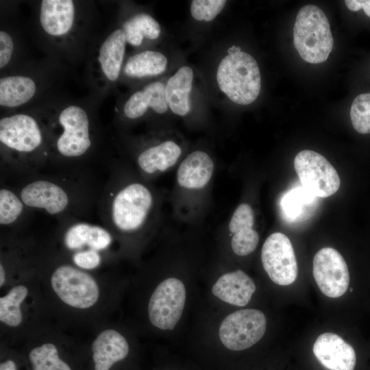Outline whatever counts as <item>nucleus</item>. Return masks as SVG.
Segmentation results:
<instances>
[{
	"mask_svg": "<svg viewBox=\"0 0 370 370\" xmlns=\"http://www.w3.org/2000/svg\"><path fill=\"white\" fill-rule=\"evenodd\" d=\"M99 203L103 225L117 241L142 238L161 223L162 196L131 165L112 168Z\"/></svg>",
	"mask_w": 370,
	"mask_h": 370,
	"instance_id": "1",
	"label": "nucleus"
},
{
	"mask_svg": "<svg viewBox=\"0 0 370 370\" xmlns=\"http://www.w3.org/2000/svg\"><path fill=\"white\" fill-rule=\"evenodd\" d=\"M102 101L91 94L73 98L62 92L32 108L45 125L51 163L79 162L95 153L101 140L98 109Z\"/></svg>",
	"mask_w": 370,
	"mask_h": 370,
	"instance_id": "2",
	"label": "nucleus"
},
{
	"mask_svg": "<svg viewBox=\"0 0 370 370\" xmlns=\"http://www.w3.org/2000/svg\"><path fill=\"white\" fill-rule=\"evenodd\" d=\"M97 20L95 4L90 1L41 0L33 6L36 41L47 56L64 64L85 61L97 34Z\"/></svg>",
	"mask_w": 370,
	"mask_h": 370,
	"instance_id": "3",
	"label": "nucleus"
},
{
	"mask_svg": "<svg viewBox=\"0 0 370 370\" xmlns=\"http://www.w3.org/2000/svg\"><path fill=\"white\" fill-rule=\"evenodd\" d=\"M0 159L3 172L20 178L38 173L51 162L47 130L35 109L1 114Z\"/></svg>",
	"mask_w": 370,
	"mask_h": 370,
	"instance_id": "4",
	"label": "nucleus"
},
{
	"mask_svg": "<svg viewBox=\"0 0 370 370\" xmlns=\"http://www.w3.org/2000/svg\"><path fill=\"white\" fill-rule=\"evenodd\" d=\"M17 191L25 204L56 217L60 221L78 218L87 211L93 201L90 186L77 177L41 175L21 177Z\"/></svg>",
	"mask_w": 370,
	"mask_h": 370,
	"instance_id": "5",
	"label": "nucleus"
},
{
	"mask_svg": "<svg viewBox=\"0 0 370 370\" xmlns=\"http://www.w3.org/2000/svg\"><path fill=\"white\" fill-rule=\"evenodd\" d=\"M66 65L46 56L31 60L17 69L1 75L0 106L3 112L37 106L62 92L61 85Z\"/></svg>",
	"mask_w": 370,
	"mask_h": 370,
	"instance_id": "6",
	"label": "nucleus"
},
{
	"mask_svg": "<svg viewBox=\"0 0 370 370\" xmlns=\"http://www.w3.org/2000/svg\"><path fill=\"white\" fill-rule=\"evenodd\" d=\"M216 165L205 150L188 153L177 166L171 204L176 218L195 223L206 210L210 199Z\"/></svg>",
	"mask_w": 370,
	"mask_h": 370,
	"instance_id": "7",
	"label": "nucleus"
},
{
	"mask_svg": "<svg viewBox=\"0 0 370 370\" xmlns=\"http://www.w3.org/2000/svg\"><path fill=\"white\" fill-rule=\"evenodd\" d=\"M127 40L117 23L97 33L86 56L85 79L91 95L103 100L119 83Z\"/></svg>",
	"mask_w": 370,
	"mask_h": 370,
	"instance_id": "8",
	"label": "nucleus"
},
{
	"mask_svg": "<svg viewBox=\"0 0 370 370\" xmlns=\"http://www.w3.org/2000/svg\"><path fill=\"white\" fill-rule=\"evenodd\" d=\"M39 272L47 275L53 293L67 307L88 310L101 299V289L96 277L77 267L58 252L44 254Z\"/></svg>",
	"mask_w": 370,
	"mask_h": 370,
	"instance_id": "9",
	"label": "nucleus"
},
{
	"mask_svg": "<svg viewBox=\"0 0 370 370\" xmlns=\"http://www.w3.org/2000/svg\"><path fill=\"white\" fill-rule=\"evenodd\" d=\"M216 77L221 91L236 104H251L260 94L261 76L258 63L239 47H232L221 59Z\"/></svg>",
	"mask_w": 370,
	"mask_h": 370,
	"instance_id": "10",
	"label": "nucleus"
},
{
	"mask_svg": "<svg viewBox=\"0 0 370 370\" xmlns=\"http://www.w3.org/2000/svg\"><path fill=\"white\" fill-rule=\"evenodd\" d=\"M128 140V153L133 167L145 180L153 181L177 168L186 155L175 138L151 134Z\"/></svg>",
	"mask_w": 370,
	"mask_h": 370,
	"instance_id": "11",
	"label": "nucleus"
},
{
	"mask_svg": "<svg viewBox=\"0 0 370 370\" xmlns=\"http://www.w3.org/2000/svg\"><path fill=\"white\" fill-rule=\"evenodd\" d=\"M294 45L307 62H325L333 48L334 40L328 19L314 5H306L298 12L293 28Z\"/></svg>",
	"mask_w": 370,
	"mask_h": 370,
	"instance_id": "12",
	"label": "nucleus"
},
{
	"mask_svg": "<svg viewBox=\"0 0 370 370\" xmlns=\"http://www.w3.org/2000/svg\"><path fill=\"white\" fill-rule=\"evenodd\" d=\"M57 233L60 250L64 258L78 254H99L108 258L115 241L114 234L103 225L93 224L78 218L60 221Z\"/></svg>",
	"mask_w": 370,
	"mask_h": 370,
	"instance_id": "13",
	"label": "nucleus"
},
{
	"mask_svg": "<svg viewBox=\"0 0 370 370\" xmlns=\"http://www.w3.org/2000/svg\"><path fill=\"white\" fill-rule=\"evenodd\" d=\"M294 166L303 188L313 196L328 197L340 187V177L335 168L314 151H299L295 157Z\"/></svg>",
	"mask_w": 370,
	"mask_h": 370,
	"instance_id": "14",
	"label": "nucleus"
},
{
	"mask_svg": "<svg viewBox=\"0 0 370 370\" xmlns=\"http://www.w3.org/2000/svg\"><path fill=\"white\" fill-rule=\"evenodd\" d=\"M267 320L256 309H243L227 315L221 323L219 335L229 350L242 351L258 343L264 336Z\"/></svg>",
	"mask_w": 370,
	"mask_h": 370,
	"instance_id": "15",
	"label": "nucleus"
},
{
	"mask_svg": "<svg viewBox=\"0 0 370 370\" xmlns=\"http://www.w3.org/2000/svg\"><path fill=\"white\" fill-rule=\"evenodd\" d=\"M164 89V82L152 80L134 90L116 107V124L123 126L145 119L150 114H164L169 108Z\"/></svg>",
	"mask_w": 370,
	"mask_h": 370,
	"instance_id": "16",
	"label": "nucleus"
},
{
	"mask_svg": "<svg viewBox=\"0 0 370 370\" xmlns=\"http://www.w3.org/2000/svg\"><path fill=\"white\" fill-rule=\"evenodd\" d=\"M186 289L181 280L169 278L156 288L148 304L151 323L160 330H173L184 308Z\"/></svg>",
	"mask_w": 370,
	"mask_h": 370,
	"instance_id": "17",
	"label": "nucleus"
},
{
	"mask_svg": "<svg viewBox=\"0 0 370 370\" xmlns=\"http://www.w3.org/2000/svg\"><path fill=\"white\" fill-rule=\"evenodd\" d=\"M261 261L270 279L276 284L293 283L298 274L297 262L290 239L281 232H274L265 240Z\"/></svg>",
	"mask_w": 370,
	"mask_h": 370,
	"instance_id": "18",
	"label": "nucleus"
},
{
	"mask_svg": "<svg viewBox=\"0 0 370 370\" xmlns=\"http://www.w3.org/2000/svg\"><path fill=\"white\" fill-rule=\"evenodd\" d=\"M312 274L320 291L329 297H339L348 288L349 273L347 263L341 254L332 247H323L316 253Z\"/></svg>",
	"mask_w": 370,
	"mask_h": 370,
	"instance_id": "19",
	"label": "nucleus"
},
{
	"mask_svg": "<svg viewBox=\"0 0 370 370\" xmlns=\"http://www.w3.org/2000/svg\"><path fill=\"white\" fill-rule=\"evenodd\" d=\"M14 8L1 9L0 74L17 69L32 59L28 57L21 33L14 21Z\"/></svg>",
	"mask_w": 370,
	"mask_h": 370,
	"instance_id": "20",
	"label": "nucleus"
},
{
	"mask_svg": "<svg viewBox=\"0 0 370 370\" xmlns=\"http://www.w3.org/2000/svg\"><path fill=\"white\" fill-rule=\"evenodd\" d=\"M168 65L167 58L159 51L144 49L125 58L119 83L149 82L163 74Z\"/></svg>",
	"mask_w": 370,
	"mask_h": 370,
	"instance_id": "21",
	"label": "nucleus"
},
{
	"mask_svg": "<svg viewBox=\"0 0 370 370\" xmlns=\"http://www.w3.org/2000/svg\"><path fill=\"white\" fill-rule=\"evenodd\" d=\"M255 217L252 206L247 202L241 203L230 217L227 229L232 249L237 256H247L257 247L259 234L254 228Z\"/></svg>",
	"mask_w": 370,
	"mask_h": 370,
	"instance_id": "22",
	"label": "nucleus"
},
{
	"mask_svg": "<svg viewBox=\"0 0 370 370\" xmlns=\"http://www.w3.org/2000/svg\"><path fill=\"white\" fill-rule=\"evenodd\" d=\"M317 359L329 370H354L356 356L352 346L334 333H323L313 345Z\"/></svg>",
	"mask_w": 370,
	"mask_h": 370,
	"instance_id": "23",
	"label": "nucleus"
},
{
	"mask_svg": "<svg viewBox=\"0 0 370 370\" xmlns=\"http://www.w3.org/2000/svg\"><path fill=\"white\" fill-rule=\"evenodd\" d=\"M95 370H110L129 355L130 346L126 338L114 329L100 332L91 345Z\"/></svg>",
	"mask_w": 370,
	"mask_h": 370,
	"instance_id": "24",
	"label": "nucleus"
},
{
	"mask_svg": "<svg viewBox=\"0 0 370 370\" xmlns=\"http://www.w3.org/2000/svg\"><path fill=\"white\" fill-rule=\"evenodd\" d=\"M253 280L238 269L222 275L212 288L213 295L222 301L237 306H244L256 291Z\"/></svg>",
	"mask_w": 370,
	"mask_h": 370,
	"instance_id": "25",
	"label": "nucleus"
},
{
	"mask_svg": "<svg viewBox=\"0 0 370 370\" xmlns=\"http://www.w3.org/2000/svg\"><path fill=\"white\" fill-rule=\"evenodd\" d=\"M194 73L191 67L178 68L165 83V98L170 110L179 116H186L191 110L190 93Z\"/></svg>",
	"mask_w": 370,
	"mask_h": 370,
	"instance_id": "26",
	"label": "nucleus"
},
{
	"mask_svg": "<svg viewBox=\"0 0 370 370\" xmlns=\"http://www.w3.org/2000/svg\"><path fill=\"white\" fill-rule=\"evenodd\" d=\"M118 23L125 32L127 44L134 48L156 40L162 34L160 23L145 12H133L123 16Z\"/></svg>",
	"mask_w": 370,
	"mask_h": 370,
	"instance_id": "27",
	"label": "nucleus"
},
{
	"mask_svg": "<svg viewBox=\"0 0 370 370\" xmlns=\"http://www.w3.org/2000/svg\"><path fill=\"white\" fill-rule=\"evenodd\" d=\"M29 288L23 284L13 286L0 297V322L10 328H17L23 323L22 306L28 297Z\"/></svg>",
	"mask_w": 370,
	"mask_h": 370,
	"instance_id": "28",
	"label": "nucleus"
},
{
	"mask_svg": "<svg viewBox=\"0 0 370 370\" xmlns=\"http://www.w3.org/2000/svg\"><path fill=\"white\" fill-rule=\"evenodd\" d=\"M32 210L23 201L14 187L0 188V224L1 227H14L21 224Z\"/></svg>",
	"mask_w": 370,
	"mask_h": 370,
	"instance_id": "29",
	"label": "nucleus"
},
{
	"mask_svg": "<svg viewBox=\"0 0 370 370\" xmlns=\"http://www.w3.org/2000/svg\"><path fill=\"white\" fill-rule=\"evenodd\" d=\"M33 370H72L62 360L56 345L50 342L42 343L33 347L28 354Z\"/></svg>",
	"mask_w": 370,
	"mask_h": 370,
	"instance_id": "30",
	"label": "nucleus"
},
{
	"mask_svg": "<svg viewBox=\"0 0 370 370\" xmlns=\"http://www.w3.org/2000/svg\"><path fill=\"white\" fill-rule=\"evenodd\" d=\"M350 119L354 130L360 134H370V93L360 94L354 99Z\"/></svg>",
	"mask_w": 370,
	"mask_h": 370,
	"instance_id": "31",
	"label": "nucleus"
},
{
	"mask_svg": "<svg viewBox=\"0 0 370 370\" xmlns=\"http://www.w3.org/2000/svg\"><path fill=\"white\" fill-rule=\"evenodd\" d=\"M225 0H193L190 11L192 17L197 21L210 22L223 10Z\"/></svg>",
	"mask_w": 370,
	"mask_h": 370,
	"instance_id": "32",
	"label": "nucleus"
},
{
	"mask_svg": "<svg viewBox=\"0 0 370 370\" xmlns=\"http://www.w3.org/2000/svg\"><path fill=\"white\" fill-rule=\"evenodd\" d=\"M312 197L304 188L293 190L284 198V209L289 216H296L299 213L303 204Z\"/></svg>",
	"mask_w": 370,
	"mask_h": 370,
	"instance_id": "33",
	"label": "nucleus"
},
{
	"mask_svg": "<svg viewBox=\"0 0 370 370\" xmlns=\"http://www.w3.org/2000/svg\"><path fill=\"white\" fill-rule=\"evenodd\" d=\"M345 3L352 11L363 9L365 13L370 17V0H346Z\"/></svg>",
	"mask_w": 370,
	"mask_h": 370,
	"instance_id": "34",
	"label": "nucleus"
},
{
	"mask_svg": "<svg viewBox=\"0 0 370 370\" xmlns=\"http://www.w3.org/2000/svg\"><path fill=\"white\" fill-rule=\"evenodd\" d=\"M0 370H17L15 362L12 359H7L1 362Z\"/></svg>",
	"mask_w": 370,
	"mask_h": 370,
	"instance_id": "35",
	"label": "nucleus"
}]
</instances>
